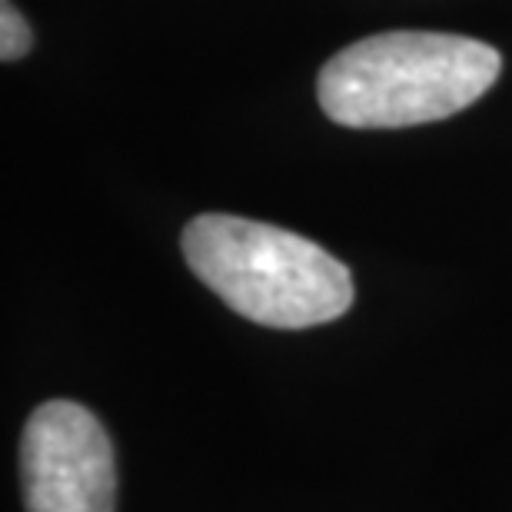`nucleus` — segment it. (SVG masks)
<instances>
[{
	"instance_id": "nucleus-2",
	"label": "nucleus",
	"mask_w": 512,
	"mask_h": 512,
	"mask_svg": "<svg viewBox=\"0 0 512 512\" xmlns=\"http://www.w3.org/2000/svg\"><path fill=\"white\" fill-rule=\"evenodd\" d=\"M183 256L233 313L273 330L333 323L353 306V276L320 243L273 223L203 213L180 237Z\"/></svg>"
},
{
	"instance_id": "nucleus-4",
	"label": "nucleus",
	"mask_w": 512,
	"mask_h": 512,
	"mask_svg": "<svg viewBox=\"0 0 512 512\" xmlns=\"http://www.w3.org/2000/svg\"><path fill=\"white\" fill-rule=\"evenodd\" d=\"M34 44V34H30L24 14L10 4V0H0V57L7 60H20Z\"/></svg>"
},
{
	"instance_id": "nucleus-1",
	"label": "nucleus",
	"mask_w": 512,
	"mask_h": 512,
	"mask_svg": "<svg viewBox=\"0 0 512 512\" xmlns=\"http://www.w3.org/2000/svg\"><path fill=\"white\" fill-rule=\"evenodd\" d=\"M496 47L459 34L389 30L343 47L316 80L323 114L353 130H396L446 120L496 84Z\"/></svg>"
},
{
	"instance_id": "nucleus-3",
	"label": "nucleus",
	"mask_w": 512,
	"mask_h": 512,
	"mask_svg": "<svg viewBox=\"0 0 512 512\" xmlns=\"http://www.w3.org/2000/svg\"><path fill=\"white\" fill-rule=\"evenodd\" d=\"M27 512H114L117 459L104 423L74 399H50L20 436Z\"/></svg>"
}]
</instances>
